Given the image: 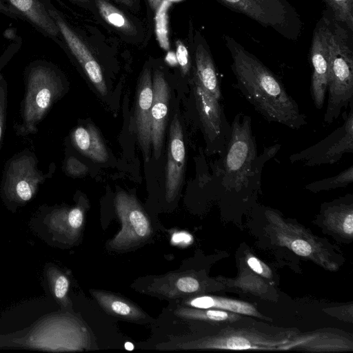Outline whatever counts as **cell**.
I'll return each instance as SVG.
<instances>
[{
  "label": "cell",
  "instance_id": "obj_29",
  "mask_svg": "<svg viewBox=\"0 0 353 353\" xmlns=\"http://www.w3.org/2000/svg\"><path fill=\"white\" fill-rule=\"evenodd\" d=\"M64 229L71 236L79 234L84 223V210L80 205L59 212Z\"/></svg>",
  "mask_w": 353,
  "mask_h": 353
},
{
  "label": "cell",
  "instance_id": "obj_12",
  "mask_svg": "<svg viewBox=\"0 0 353 353\" xmlns=\"http://www.w3.org/2000/svg\"><path fill=\"white\" fill-rule=\"evenodd\" d=\"M333 16L327 8L316 23L312 38L310 59L312 68L310 93L315 107L321 109L327 90L329 38Z\"/></svg>",
  "mask_w": 353,
  "mask_h": 353
},
{
  "label": "cell",
  "instance_id": "obj_16",
  "mask_svg": "<svg viewBox=\"0 0 353 353\" xmlns=\"http://www.w3.org/2000/svg\"><path fill=\"white\" fill-rule=\"evenodd\" d=\"M153 99L151 108V146L155 159L161 155L170 98V86L159 70L154 72L152 79Z\"/></svg>",
  "mask_w": 353,
  "mask_h": 353
},
{
  "label": "cell",
  "instance_id": "obj_27",
  "mask_svg": "<svg viewBox=\"0 0 353 353\" xmlns=\"http://www.w3.org/2000/svg\"><path fill=\"white\" fill-rule=\"evenodd\" d=\"M352 181L353 165H351L333 176L315 181L305 185V189L312 192H318L346 187Z\"/></svg>",
  "mask_w": 353,
  "mask_h": 353
},
{
  "label": "cell",
  "instance_id": "obj_28",
  "mask_svg": "<svg viewBox=\"0 0 353 353\" xmlns=\"http://www.w3.org/2000/svg\"><path fill=\"white\" fill-rule=\"evenodd\" d=\"M334 19L353 32V0H322Z\"/></svg>",
  "mask_w": 353,
  "mask_h": 353
},
{
  "label": "cell",
  "instance_id": "obj_3",
  "mask_svg": "<svg viewBox=\"0 0 353 353\" xmlns=\"http://www.w3.org/2000/svg\"><path fill=\"white\" fill-rule=\"evenodd\" d=\"M24 83L19 120L14 125L15 134L21 137L37 134L41 122L66 91L61 74L46 63L29 66L25 72Z\"/></svg>",
  "mask_w": 353,
  "mask_h": 353
},
{
  "label": "cell",
  "instance_id": "obj_9",
  "mask_svg": "<svg viewBox=\"0 0 353 353\" xmlns=\"http://www.w3.org/2000/svg\"><path fill=\"white\" fill-rule=\"evenodd\" d=\"M349 112H345L341 125L316 143L292 154L289 160L292 163H302L314 167L337 163L344 154L353 152V101L348 105Z\"/></svg>",
  "mask_w": 353,
  "mask_h": 353
},
{
  "label": "cell",
  "instance_id": "obj_41",
  "mask_svg": "<svg viewBox=\"0 0 353 353\" xmlns=\"http://www.w3.org/2000/svg\"><path fill=\"white\" fill-rule=\"evenodd\" d=\"M3 6V5H2V3H1V1H0V11H1V10H2V8H3V6Z\"/></svg>",
  "mask_w": 353,
  "mask_h": 353
},
{
  "label": "cell",
  "instance_id": "obj_24",
  "mask_svg": "<svg viewBox=\"0 0 353 353\" xmlns=\"http://www.w3.org/2000/svg\"><path fill=\"white\" fill-rule=\"evenodd\" d=\"M25 16L32 24L52 37H57L59 30L54 21L39 0H6Z\"/></svg>",
  "mask_w": 353,
  "mask_h": 353
},
{
  "label": "cell",
  "instance_id": "obj_8",
  "mask_svg": "<svg viewBox=\"0 0 353 353\" xmlns=\"http://www.w3.org/2000/svg\"><path fill=\"white\" fill-rule=\"evenodd\" d=\"M192 84L194 107L208 148L219 154L230 139L231 124L221 101L208 92L194 74Z\"/></svg>",
  "mask_w": 353,
  "mask_h": 353
},
{
  "label": "cell",
  "instance_id": "obj_25",
  "mask_svg": "<svg viewBox=\"0 0 353 353\" xmlns=\"http://www.w3.org/2000/svg\"><path fill=\"white\" fill-rule=\"evenodd\" d=\"M174 313L182 319L208 323H232L241 319V314L232 312L188 306L179 307L175 310Z\"/></svg>",
  "mask_w": 353,
  "mask_h": 353
},
{
  "label": "cell",
  "instance_id": "obj_10",
  "mask_svg": "<svg viewBox=\"0 0 353 353\" xmlns=\"http://www.w3.org/2000/svg\"><path fill=\"white\" fill-rule=\"evenodd\" d=\"M270 230L277 241L295 254L313 260L330 270H336V263L330 259L323 244L304 228L286 221L276 211L263 208Z\"/></svg>",
  "mask_w": 353,
  "mask_h": 353
},
{
  "label": "cell",
  "instance_id": "obj_17",
  "mask_svg": "<svg viewBox=\"0 0 353 353\" xmlns=\"http://www.w3.org/2000/svg\"><path fill=\"white\" fill-rule=\"evenodd\" d=\"M324 223L333 232L346 238L353 234V196L347 194L321 208Z\"/></svg>",
  "mask_w": 353,
  "mask_h": 353
},
{
  "label": "cell",
  "instance_id": "obj_2",
  "mask_svg": "<svg viewBox=\"0 0 353 353\" xmlns=\"http://www.w3.org/2000/svg\"><path fill=\"white\" fill-rule=\"evenodd\" d=\"M223 40L236 88L254 108L269 122L293 130L306 125V116L276 74L232 37L223 35Z\"/></svg>",
  "mask_w": 353,
  "mask_h": 353
},
{
  "label": "cell",
  "instance_id": "obj_35",
  "mask_svg": "<svg viewBox=\"0 0 353 353\" xmlns=\"http://www.w3.org/2000/svg\"><path fill=\"white\" fill-rule=\"evenodd\" d=\"M248 266L256 274L270 278L271 272L269 268L262 261L254 256H250L247 259Z\"/></svg>",
  "mask_w": 353,
  "mask_h": 353
},
{
  "label": "cell",
  "instance_id": "obj_15",
  "mask_svg": "<svg viewBox=\"0 0 353 353\" xmlns=\"http://www.w3.org/2000/svg\"><path fill=\"white\" fill-rule=\"evenodd\" d=\"M70 51L84 70L90 81L102 96L108 92L101 68L82 39L55 11L48 10Z\"/></svg>",
  "mask_w": 353,
  "mask_h": 353
},
{
  "label": "cell",
  "instance_id": "obj_26",
  "mask_svg": "<svg viewBox=\"0 0 353 353\" xmlns=\"http://www.w3.org/2000/svg\"><path fill=\"white\" fill-rule=\"evenodd\" d=\"M99 13L107 23L127 35H134L137 29L124 12L107 0H94Z\"/></svg>",
  "mask_w": 353,
  "mask_h": 353
},
{
  "label": "cell",
  "instance_id": "obj_23",
  "mask_svg": "<svg viewBox=\"0 0 353 353\" xmlns=\"http://www.w3.org/2000/svg\"><path fill=\"white\" fill-rule=\"evenodd\" d=\"M185 306L202 308L215 309L234 313L263 317L256 308L248 302L228 298L214 296H199L184 301Z\"/></svg>",
  "mask_w": 353,
  "mask_h": 353
},
{
  "label": "cell",
  "instance_id": "obj_14",
  "mask_svg": "<svg viewBox=\"0 0 353 353\" xmlns=\"http://www.w3.org/2000/svg\"><path fill=\"white\" fill-rule=\"evenodd\" d=\"M153 99L152 74L149 68L143 70L137 85L134 112V126L145 161L151 149V108Z\"/></svg>",
  "mask_w": 353,
  "mask_h": 353
},
{
  "label": "cell",
  "instance_id": "obj_13",
  "mask_svg": "<svg viewBox=\"0 0 353 353\" xmlns=\"http://www.w3.org/2000/svg\"><path fill=\"white\" fill-rule=\"evenodd\" d=\"M185 164V147L183 128L177 114H175L170 125L165 167V199L168 202L174 200L181 190Z\"/></svg>",
  "mask_w": 353,
  "mask_h": 353
},
{
  "label": "cell",
  "instance_id": "obj_40",
  "mask_svg": "<svg viewBox=\"0 0 353 353\" xmlns=\"http://www.w3.org/2000/svg\"><path fill=\"white\" fill-rule=\"evenodd\" d=\"M76 3H81V4H86L88 3L90 0H72Z\"/></svg>",
  "mask_w": 353,
  "mask_h": 353
},
{
  "label": "cell",
  "instance_id": "obj_1",
  "mask_svg": "<svg viewBox=\"0 0 353 353\" xmlns=\"http://www.w3.org/2000/svg\"><path fill=\"white\" fill-rule=\"evenodd\" d=\"M251 124L250 116L241 112L235 115L230 139L213 168L212 185L225 206L245 208L255 201L264 166L281 148L274 144L258 154Z\"/></svg>",
  "mask_w": 353,
  "mask_h": 353
},
{
  "label": "cell",
  "instance_id": "obj_5",
  "mask_svg": "<svg viewBox=\"0 0 353 353\" xmlns=\"http://www.w3.org/2000/svg\"><path fill=\"white\" fill-rule=\"evenodd\" d=\"M230 10L244 14L287 39L296 41L303 22L288 0H216Z\"/></svg>",
  "mask_w": 353,
  "mask_h": 353
},
{
  "label": "cell",
  "instance_id": "obj_4",
  "mask_svg": "<svg viewBox=\"0 0 353 353\" xmlns=\"http://www.w3.org/2000/svg\"><path fill=\"white\" fill-rule=\"evenodd\" d=\"M352 33L332 21L329 38V70L327 103L323 120L327 125L340 116L353 101Z\"/></svg>",
  "mask_w": 353,
  "mask_h": 353
},
{
  "label": "cell",
  "instance_id": "obj_18",
  "mask_svg": "<svg viewBox=\"0 0 353 353\" xmlns=\"http://www.w3.org/2000/svg\"><path fill=\"white\" fill-rule=\"evenodd\" d=\"M294 347L307 349L312 351H338L352 350V343L347 338L331 332L310 333L302 336L294 337L280 350Z\"/></svg>",
  "mask_w": 353,
  "mask_h": 353
},
{
  "label": "cell",
  "instance_id": "obj_22",
  "mask_svg": "<svg viewBox=\"0 0 353 353\" xmlns=\"http://www.w3.org/2000/svg\"><path fill=\"white\" fill-rule=\"evenodd\" d=\"M200 281L194 276L173 274L157 279L150 287L152 293L175 297L197 293L201 290Z\"/></svg>",
  "mask_w": 353,
  "mask_h": 353
},
{
  "label": "cell",
  "instance_id": "obj_37",
  "mask_svg": "<svg viewBox=\"0 0 353 353\" xmlns=\"http://www.w3.org/2000/svg\"><path fill=\"white\" fill-rule=\"evenodd\" d=\"M117 3L125 6L129 9H135L137 6V0H114Z\"/></svg>",
  "mask_w": 353,
  "mask_h": 353
},
{
  "label": "cell",
  "instance_id": "obj_30",
  "mask_svg": "<svg viewBox=\"0 0 353 353\" xmlns=\"http://www.w3.org/2000/svg\"><path fill=\"white\" fill-rule=\"evenodd\" d=\"M170 4V0H163L155 12V30L157 41L160 46L165 50H168L170 48L168 10Z\"/></svg>",
  "mask_w": 353,
  "mask_h": 353
},
{
  "label": "cell",
  "instance_id": "obj_20",
  "mask_svg": "<svg viewBox=\"0 0 353 353\" xmlns=\"http://www.w3.org/2000/svg\"><path fill=\"white\" fill-rule=\"evenodd\" d=\"M71 142L82 154L96 162H105L108 153L103 140L92 124L79 125L72 132Z\"/></svg>",
  "mask_w": 353,
  "mask_h": 353
},
{
  "label": "cell",
  "instance_id": "obj_7",
  "mask_svg": "<svg viewBox=\"0 0 353 353\" xmlns=\"http://www.w3.org/2000/svg\"><path fill=\"white\" fill-rule=\"evenodd\" d=\"M38 163L36 154L29 149L16 153L5 162L1 190L6 200L25 203L34 196L54 170L45 173L39 168Z\"/></svg>",
  "mask_w": 353,
  "mask_h": 353
},
{
  "label": "cell",
  "instance_id": "obj_33",
  "mask_svg": "<svg viewBox=\"0 0 353 353\" xmlns=\"http://www.w3.org/2000/svg\"><path fill=\"white\" fill-rule=\"evenodd\" d=\"M64 170L68 175L77 177L85 174L88 168L77 158L69 157L65 161Z\"/></svg>",
  "mask_w": 353,
  "mask_h": 353
},
{
  "label": "cell",
  "instance_id": "obj_34",
  "mask_svg": "<svg viewBox=\"0 0 353 353\" xmlns=\"http://www.w3.org/2000/svg\"><path fill=\"white\" fill-rule=\"evenodd\" d=\"M70 282L68 278L59 274L55 278L53 283V290L55 296L59 300H64L67 296Z\"/></svg>",
  "mask_w": 353,
  "mask_h": 353
},
{
  "label": "cell",
  "instance_id": "obj_36",
  "mask_svg": "<svg viewBox=\"0 0 353 353\" xmlns=\"http://www.w3.org/2000/svg\"><path fill=\"white\" fill-rule=\"evenodd\" d=\"M18 44L19 43L17 42L12 43V46L10 45V47L7 49V50L0 57V71L8 63V61L11 59L12 55L17 52L18 49Z\"/></svg>",
  "mask_w": 353,
  "mask_h": 353
},
{
  "label": "cell",
  "instance_id": "obj_11",
  "mask_svg": "<svg viewBox=\"0 0 353 353\" xmlns=\"http://www.w3.org/2000/svg\"><path fill=\"white\" fill-rule=\"evenodd\" d=\"M114 207L121 229L108 242L110 248L124 250L146 241L152 235L150 219L137 199L121 191L114 198Z\"/></svg>",
  "mask_w": 353,
  "mask_h": 353
},
{
  "label": "cell",
  "instance_id": "obj_19",
  "mask_svg": "<svg viewBox=\"0 0 353 353\" xmlns=\"http://www.w3.org/2000/svg\"><path fill=\"white\" fill-rule=\"evenodd\" d=\"M90 293L108 314L137 323L148 320V316L141 309L123 297L103 290H92Z\"/></svg>",
  "mask_w": 353,
  "mask_h": 353
},
{
  "label": "cell",
  "instance_id": "obj_39",
  "mask_svg": "<svg viewBox=\"0 0 353 353\" xmlns=\"http://www.w3.org/2000/svg\"><path fill=\"white\" fill-rule=\"evenodd\" d=\"M163 0H148L151 9L156 12Z\"/></svg>",
  "mask_w": 353,
  "mask_h": 353
},
{
  "label": "cell",
  "instance_id": "obj_31",
  "mask_svg": "<svg viewBox=\"0 0 353 353\" xmlns=\"http://www.w3.org/2000/svg\"><path fill=\"white\" fill-rule=\"evenodd\" d=\"M8 108V83L0 73V148L6 130Z\"/></svg>",
  "mask_w": 353,
  "mask_h": 353
},
{
  "label": "cell",
  "instance_id": "obj_38",
  "mask_svg": "<svg viewBox=\"0 0 353 353\" xmlns=\"http://www.w3.org/2000/svg\"><path fill=\"white\" fill-rule=\"evenodd\" d=\"M165 60L171 65L175 66L178 63L176 54L172 52L168 53Z\"/></svg>",
  "mask_w": 353,
  "mask_h": 353
},
{
  "label": "cell",
  "instance_id": "obj_32",
  "mask_svg": "<svg viewBox=\"0 0 353 353\" xmlns=\"http://www.w3.org/2000/svg\"><path fill=\"white\" fill-rule=\"evenodd\" d=\"M176 46V60L180 65L183 76H185L189 73L190 69L189 53L186 46L181 41L178 40Z\"/></svg>",
  "mask_w": 353,
  "mask_h": 353
},
{
  "label": "cell",
  "instance_id": "obj_6",
  "mask_svg": "<svg viewBox=\"0 0 353 353\" xmlns=\"http://www.w3.org/2000/svg\"><path fill=\"white\" fill-rule=\"evenodd\" d=\"M292 332L267 333L252 327L228 326L214 334L179 342L175 347L183 349L280 350L292 339Z\"/></svg>",
  "mask_w": 353,
  "mask_h": 353
},
{
  "label": "cell",
  "instance_id": "obj_21",
  "mask_svg": "<svg viewBox=\"0 0 353 353\" xmlns=\"http://www.w3.org/2000/svg\"><path fill=\"white\" fill-rule=\"evenodd\" d=\"M203 41L197 43L195 49L194 75L202 86L217 100L223 99L216 68L208 47Z\"/></svg>",
  "mask_w": 353,
  "mask_h": 353
}]
</instances>
